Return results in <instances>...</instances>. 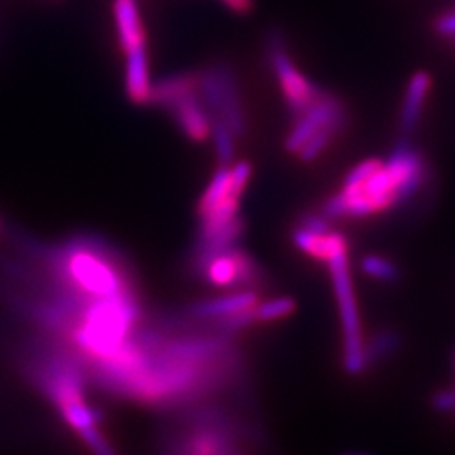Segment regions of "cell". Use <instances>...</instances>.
<instances>
[{
  "mask_svg": "<svg viewBox=\"0 0 455 455\" xmlns=\"http://www.w3.org/2000/svg\"><path fill=\"white\" fill-rule=\"evenodd\" d=\"M212 142L221 165L233 164L235 157V133L228 129L221 120H212Z\"/></svg>",
  "mask_w": 455,
  "mask_h": 455,
  "instance_id": "cell-17",
  "label": "cell"
},
{
  "mask_svg": "<svg viewBox=\"0 0 455 455\" xmlns=\"http://www.w3.org/2000/svg\"><path fill=\"white\" fill-rule=\"evenodd\" d=\"M125 88H127V95L135 105L150 103L152 82H150L146 46L127 52Z\"/></svg>",
  "mask_w": 455,
  "mask_h": 455,
  "instance_id": "cell-13",
  "label": "cell"
},
{
  "mask_svg": "<svg viewBox=\"0 0 455 455\" xmlns=\"http://www.w3.org/2000/svg\"><path fill=\"white\" fill-rule=\"evenodd\" d=\"M398 204V184L390 169L378 159H370L349 171L341 191L325 201L323 216L327 220L366 218Z\"/></svg>",
  "mask_w": 455,
  "mask_h": 455,
  "instance_id": "cell-1",
  "label": "cell"
},
{
  "mask_svg": "<svg viewBox=\"0 0 455 455\" xmlns=\"http://www.w3.org/2000/svg\"><path fill=\"white\" fill-rule=\"evenodd\" d=\"M430 86H432V80L425 71L415 73L408 83L407 97L402 108V131L405 133H410L419 125Z\"/></svg>",
  "mask_w": 455,
  "mask_h": 455,
  "instance_id": "cell-15",
  "label": "cell"
},
{
  "mask_svg": "<svg viewBox=\"0 0 455 455\" xmlns=\"http://www.w3.org/2000/svg\"><path fill=\"white\" fill-rule=\"evenodd\" d=\"M167 110L172 114L178 127L188 139L195 142H204L212 137V115L208 114L197 92L180 98Z\"/></svg>",
  "mask_w": 455,
  "mask_h": 455,
  "instance_id": "cell-10",
  "label": "cell"
},
{
  "mask_svg": "<svg viewBox=\"0 0 455 455\" xmlns=\"http://www.w3.org/2000/svg\"><path fill=\"white\" fill-rule=\"evenodd\" d=\"M295 310V302L289 297H276L267 302H259L250 312V325L257 323H274L289 317Z\"/></svg>",
  "mask_w": 455,
  "mask_h": 455,
  "instance_id": "cell-16",
  "label": "cell"
},
{
  "mask_svg": "<svg viewBox=\"0 0 455 455\" xmlns=\"http://www.w3.org/2000/svg\"><path fill=\"white\" fill-rule=\"evenodd\" d=\"M115 20L120 46L129 52L146 46V31L135 0H115Z\"/></svg>",
  "mask_w": 455,
  "mask_h": 455,
  "instance_id": "cell-12",
  "label": "cell"
},
{
  "mask_svg": "<svg viewBox=\"0 0 455 455\" xmlns=\"http://www.w3.org/2000/svg\"><path fill=\"white\" fill-rule=\"evenodd\" d=\"M387 167L398 184L400 204L407 203L408 199L420 191L427 178V165L422 156L413 147L405 142L395 147Z\"/></svg>",
  "mask_w": 455,
  "mask_h": 455,
  "instance_id": "cell-8",
  "label": "cell"
},
{
  "mask_svg": "<svg viewBox=\"0 0 455 455\" xmlns=\"http://www.w3.org/2000/svg\"><path fill=\"white\" fill-rule=\"evenodd\" d=\"M331 280L334 287L336 302L341 315L342 338H344V368L351 374L363 373L368 366L366 342L359 319L358 302L351 267L347 259V246L338 250L327 259Z\"/></svg>",
  "mask_w": 455,
  "mask_h": 455,
  "instance_id": "cell-3",
  "label": "cell"
},
{
  "mask_svg": "<svg viewBox=\"0 0 455 455\" xmlns=\"http://www.w3.org/2000/svg\"><path fill=\"white\" fill-rule=\"evenodd\" d=\"M434 407L437 408L442 413H449L455 410V391L443 390L439 391L434 396Z\"/></svg>",
  "mask_w": 455,
  "mask_h": 455,
  "instance_id": "cell-19",
  "label": "cell"
},
{
  "mask_svg": "<svg viewBox=\"0 0 455 455\" xmlns=\"http://www.w3.org/2000/svg\"><path fill=\"white\" fill-rule=\"evenodd\" d=\"M197 92V73H180L152 83L150 103L169 108L180 98Z\"/></svg>",
  "mask_w": 455,
  "mask_h": 455,
  "instance_id": "cell-14",
  "label": "cell"
},
{
  "mask_svg": "<svg viewBox=\"0 0 455 455\" xmlns=\"http://www.w3.org/2000/svg\"><path fill=\"white\" fill-rule=\"evenodd\" d=\"M197 95L212 120H221L235 137L246 129L243 107L233 71L227 65L208 66L197 73Z\"/></svg>",
  "mask_w": 455,
  "mask_h": 455,
  "instance_id": "cell-5",
  "label": "cell"
},
{
  "mask_svg": "<svg viewBox=\"0 0 455 455\" xmlns=\"http://www.w3.org/2000/svg\"><path fill=\"white\" fill-rule=\"evenodd\" d=\"M206 280L214 287H231L253 275V265L242 250L233 246L199 260Z\"/></svg>",
  "mask_w": 455,
  "mask_h": 455,
  "instance_id": "cell-9",
  "label": "cell"
},
{
  "mask_svg": "<svg viewBox=\"0 0 455 455\" xmlns=\"http://www.w3.org/2000/svg\"><path fill=\"white\" fill-rule=\"evenodd\" d=\"M454 41H455V37H454Z\"/></svg>",
  "mask_w": 455,
  "mask_h": 455,
  "instance_id": "cell-22",
  "label": "cell"
},
{
  "mask_svg": "<svg viewBox=\"0 0 455 455\" xmlns=\"http://www.w3.org/2000/svg\"><path fill=\"white\" fill-rule=\"evenodd\" d=\"M260 302L259 293L253 291L227 293L223 297L203 302L195 307V315L199 319H218L220 324L244 312H250Z\"/></svg>",
  "mask_w": 455,
  "mask_h": 455,
  "instance_id": "cell-11",
  "label": "cell"
},
{
  "mask_svg": "<svg viewBox=\"0 0 455 455\" xmlns=\"http://www.w3.org/2000/svg\"><path fill=\"white\" fill-rule=\"evenodd\" d=\"M267 51H268V61L272 65V69L275 71L280 90L283 93V98H285L291 112L293 116L304 114L321 98L324 92L319 90L315 84H312L297 69L289 51L285 49L283 39L278 34L270 36Z\"/></svg>",
  "mask_w": 455,
  "mask_h": 455,
  "instance_id": "cell-6",
  "label": "cell"
},
{
  "mask_svg": "<svg viewBox=\"0 0 455 455\" xmlns=\"http://www.w3.org/2000/svg\"><path fill=\"white\" fill-rule=\"evenodd\" d=\"M454 366H455V356H454Z\"/></svg>",
  "mask_w": 455,
  "mask_h": 455,
  "instance_id": "cell-21",
  "label": "cell"
},
{
  "mask_svg": "<svg viewBox=\"0 0 455 455\" xmlns=\"http://www.w3.org/2000/svg\"><path fill=\"white\" fill-rule=\"evenodd\" d=\"M49 395L58 403L61 415L84 440L88 449L95 455H115L108 442L100 434V415L90 407L83 396L82 376L68 366L52 370L48 379Z\"/></svg>",
  "mask_w": 455,
  "mask_h": 455,
  "instance_id": "cell-4",
  "label": "cell"
},
{
  "mask_svg": "<svg viewBox=\"0 0 455 455\" xmlns=\"http://www.w3.org/2000/svg\"><path fill=\"white\" fill-rule=\"evenodd\" d=\"M327 125L344 127L346 110L342 107L341 100L324 92L304 114L295 116V125L285 139L287 150L297 154L300 147L304 146L314 133H317Z\"/></svg>",
  "mask_w": 455,
  "mask_h": 455,
  "instance_id": "cell-7",
  "label": "cell"
},
{
  "mask_svg": "<svg viewBox=\"0 0 455 455\" xmlns=\"http://www.w3.org/2000/svg\"><path fill=\"white\" fill-rule=\"evenodd\" d=\"M251 176L248 163L221 165L210 180L197 204L201 218L199 242H206L238 220L240 199Z\"/></svg>",
  "mask_w": 455,
  "mask_h": 455,
  "instance_id": "cell-2",
  "label": "cell"
},
{
  "mask_svg": "<svg viewBox=\"0 0 455 455\" xmlns=\"http://www.w3.org/2000/svg\"><path fill=\"white\" fill-rule=\"evenodd\" d=\"M361 270L364 272V275L385 283L395 282L398 278V267L388 259L378 255L364 257L361 261Z\"/></svg>",
  "mask_w": 455,
  "mask_h": 455,
  "instance_id": "cell-18",
  "label": "cell"
},
{
  "mask_svg": "<svg viewBox=\"0 0 455 455\" xmlns=\"http://www.w3.org/2000/svg\"><path fill=\"white\" fill-rule=\"evenodd\" d=\"M229 11L236 14H248L253 9V0H221Z\"/></svg>",
  "mask_w": 455,
  "mask_h": 455,
  "instance_id": "cell-20",
  "label": "cell"
}]
</instances>
